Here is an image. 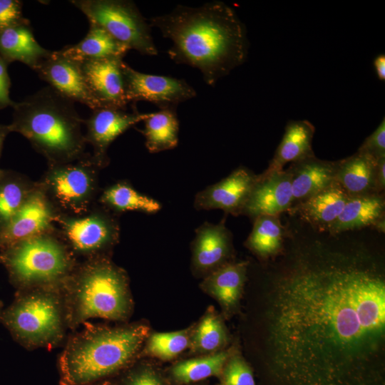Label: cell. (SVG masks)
Wrapping results in <instances>:
<instances>
[{
	"label": "cell",
	"mask_w": 385,
	"mask_h": 385,
	"mask_svg": "<svg viewBox=\"0 0 385 385\" xmlns=\"http://www.w3.org/2000/svg\"><path fill=\"white\" fill-rule=\"evenodd\" d=\"M266 326L283 385H383L385 277L366 254L297 255L272 282Z\"/></svg>",
	"instance_id": "6da1fadb"
},
{
	"label": "cell",
	"mask_w": 385,
	"mask_h": 385,
	"mask_svg": "<svg viewBox=\"0 0 385 385\" xmlns=\"http://www.w3.org/2000/svg\"><path fill=\"white\" fill-rule=\"evenodd\" d=\"M149 24L172 41L170 58L198 69L208 86H215L247 58L245 26L222 1L199 7L178 5L169 14L150 18Z\"/></svg>",
	"instance_id": "7a4b0ae2"
},
{
	"label": "cell",
	"mask_w": 385,
	"mask_h": 385,
	"mask_svg": "<svg viewBox=\"0 0 385 385\" xmlns=\"http://www.w3.org/2000/svg\"><path fill=\"white\" fill-rule=\"evenodd\" d=\"M74 103L49 86L42 88L14 103L11 132L26 138L48 165L80 159L88 154L87 143Z\"/></svg>",
	"instance_id": "3957f363"
},
{
	"label": "cell",
	"mask_w": 385,
	"mask_h": 385,
	"mask_svg": "<svg viewBox=\"0 0 385 385\" xmlns=\"http://www.w3.org/2000/svg\"><path fill=\"white\" fill-rule=\"evenodd\" d=\"M147 333L142 325L107 328L85 322L70 335L58 357L61 385H91L134 357Z\"/></svg>",
	"instance_id": "277c9868"
},
{
	"label": "cell",
	"mask_w": 385,
	"mask_h": 385,
	"mask_svg": "<svg viewBox=\"0 0 385 385\" xmlns=\"http://www.w3.org/2000/svg\"><path fill=\"white\" fill-rule=\"evenodd\" d=\"M61 290L70 329L91 318L123 320L131 309L125 273L108 257L78 262Z\"/></svg>",
	"instance_id": "5b68a950"
},
{
	"label": "cell",
	"mask_w": 385,
	"mask_h": 385,
	"mask_svg": "<svg viewBox=\"0 0 385 385\" xmlns=\"http://www.w3.org/2000/svg\"><path fill=\"white\" fill-rule=\"evenodd\" d=\"M0 322L27 349L56 347L68 329L61 286L16 290L13 302L3 309Z\"/></svg>",
	"instance_id": "8992f818"
},
{
	"label": "cell",
	"mask_w": 385,
	"mask_h": 385,
	"mask_svg": "<svg viewBox=\"0 0 385 385\" xmlns=\"http://www.w3.org/2000/svg\"><path fill=\"white\" fill-rule=\"evenodd\" d=\"M0 263L21 290L61 287L78 262L55 230L0 247Z\"/></svg>",
	"instance_id": "52a82bcc"
},
{
	"label": "cell",
	"mask_w": 385,
	"mask_h": 385,
	"mask_svg": "<svg viewBox=\"0 0 385 385\" xmlns=\"http://www.w3.org/2000/svg\"><path fill=\"white\" fill-rule=\"evenodd\" d=\"M99 170L88 153L72 162L48 165L38 182L60 212L81 215L97 202Z\"/></svg>",
	"instance_id": "ba28073f"
},
{
	"label": "cell",
	"mask_w": 385,
	"mask_h": 385,
	"mask_svg": "<svg viewBox=\"0 0 385 385\" xmlns=\"http://www.w3.org/2000/svg\"><path fill=\"white\" fill-rule=\"evenodd\" d=\"M118 215L98 202L86 213L60 212L54 225L61 239L75 257L83 260L107 257L120 237Z\"/></svg>",
	"instance_id": "9c48e42d"
},
{
	"label": "cell",
	"mask_w": 385,
	"mask_h": 385,
	"mask_svg": "<svg viewBox=\"0 0 385 385\" xmlns=\"http://www.w3.org/2000/svg\"><path fill=\"white\" fill-rule=\"evenodd\" d=\"M89 24L101 27L113 38L143 55L156 56L150 25L136 5L126 0H73Z\"/></svg>",
	"instance_id": "30bf717a"
},
{
	"label": "cell",
	"mask_w": 385,
	"mask_h": 385,
	"mask_svg": "<svg viewBox=\"0 0 385 385\" xmlns=\"http://www.w3.org/2000/svg\"><path fill=\"white\" fill-rule=\"evenodd\" d=\"M128 103L150 102L160 109L175 108L196 96L195 89L184 79L140 73L125 62L123 64Z\"/></svg>",
	"instance_id": "8fae6325"
},
{
	"label": "cell",
	"mask_w": 385,
	"mask_h": 385,
	"mask_svg": "<svg viewBox=\"0 0 385 385\" xmlns=\"http://www.w3.org/2000/svg\"><path fill=\"white\" fill-rule=\"evenodd\" d=\"M149 113H140L135 108L132 112L127 109L98 108L92 110L87 120H84L86 142L92 147L91 158L100 168L110 163L108 149L122 133L136 123L143 121Z\"/></svg>",
	"instance_id": "7c38bea8"
},
{
	"label": "cell",
	"mask_w": 385,
	"mask_h": 385,
	"mask_svg": "<svg viewBox=\"0 0 385 385\" xmlns=\"http://www.w3.org/2000/svg\"><path fill=\"white\" fill-rule=\"evenodd\" d=\"M60 213L37 181L27 200L0 230V247L56 230L54 222Z\"/></svg>",
	"instance_id": "4fadbf2b"
},
{
	"label": "cell",
	"mask_w": 385,
	"mask_h": 385,
	"mask_svg": "<svg viewBox=\"0 0 385 385\" xmlns=\"http://www.w3.org/2000/svg\"><path fill=\"white\" fill-rule=\"evenodd\" d=\"M258 175L245 167H239L220 181L207 186L195 197L197 210L219 209L226 214L240 215Z\"/></svg>",
	"instance_id": "5bb4252c"
},
{
	"label": "cell",
	"mask_w": 385,
	"mask_h": 385,
	"mask_svg": "<svg viewBox=\"0 0 385 385\" xmlns=\"http://www.w3.org/2000/svg\"><path fill=\"white\" fill-rule=\"evenodd\" d=\"M34 71L66 98L84 104L91 110L101 108L87 86L80 62L66 58L55 51Z\"/></svg>",
	"instance_id": "9a60e30c"
},
{
	"label": "cell",
	"mask_w": 385,
	"mask_h": 385,
	"mask_svg": "<svg viewBox=\"0 0 385 385\" xmlns=\"http://www.w3.org/2000/svg\"><path fill=\"white\" fill-rule=\"evenodd\" d=\"M121 58L89 60L81 63L82 71L93 96L101 108L127 109Z\"/></svg>",
	"instance_id": "2e32d148"
},
{
	"label": "cell",
	"mask_w": 385,
	"mask_h": 385,
	"mask_svg": "<svg viewBox=\"0 0 385 385\" xmlns=\"http://www.w3.org/2000/svg\"><path fill=\"white\" fill-rule=\"evenodd\" d=\"M292 205V175L282 170L258 175L242 215L252 220L260 215H279Z\"/></svg>",
	"instance_id": "e0dca14e"
},
{
	"label": "cell",
	"mask_w": 385,
	"mask_h": 385,
	"mask_svg": "<svg viewBox=\"0 0 385 385\" xmlns=\"http://www.w3.org/2000/svg\"><path fill=\"white\" fill-rule=\"evenodd\" d=\"M232 235L225 219L217 224L205 222L195 230L192 242V262L200 272L219 269L229 256ZM213 271V272H214Z\"/></svg>",
	"instance_id": "ac0fdd59"
},
{
	"label": "cell",
	"mask_w": 385,
	"mask_h": 385,
	"mask_svg": "<svg viewBox=\"0 0 385 385\" xmlns=\"http://www.w3.org/2000/svg\"><path fill=\"white\" fill-rule=\"evenodd\" d=\"M350 196L335 181L287 211L320 232L327 231L339 217Z\"/></svg>",
	"instance_id": "d6986e66"
},
{
	"label": "cell",
	"mask_w": 385,
	"mask_h": 385,
	"mask_svg": "<svg viewBox=\"0 0 385 385\" xmlns=\"http://www.w3.org/2000/svg\"><path fill=\"white\" fill-rule=\"evenodd\" d=\"M337 166V161L321 160L315 155L292 163L288 168L292 175V205L335 182Z\"/></svg>",
	"instance_id": "ffe728a7"
},
{
	"label": "cell",
	"mask_w": 385,
	"mask_h": 385,
	"mask_svg": "<svg viewBox=\"0 0 385 385\" xmlns=\"http://www.w3.org/2000/svg\"><path fill=\"white\" fill-rule=\"evenodd\" d=\"M51 52L35 39L30 22L25 18L0 31V56L9 64L19 61L34 70Z\"/></svg>",
	"instance_id": "44dd1931"
},
{
	"label": "cell",
	"mask_w": 385,
	"mask_h": 385,
	"mask_svg": "<svg viewBox=\"0 0 385 385\" xmlns=\"http://www.w3.org/2000/svg\"><path fill=\"white\" fill-rule=\"evenodd\" d=\"M378 160L357 150L354 155L337 160L335 181L350 197L379 193L376 188Z\"/></svg>",
	"instance_id": "7402d4cb"
},
{
	"label": "cell",
	"mask_w": 385,
	"mask_h": 385,
	"mask_svg": "<svg viewBox=\"0 0 385 385\" xmlns=\"http://www.w3.org/2000/svg\"><path fill=\"white\" fill-rule=\"evenodd\" d=\"M384 216V193L352 196L349 198L341 214L327 232L331 235H337L346 231L371 227Z\"/></svg>",
	"instance_id": "603a6c76"
},
{
	"label": "cell",
	"mask_w": 385,
	"mask_h": 385,
	"mask_svg": "<svg viewBox=\"0 0 385 385\" xmlns=\"http://www.w3.org/2000/svg\"><path fill=\"white\" fill-rule=\"evenodd\" d=\"M314 131V126L308 120L289 121L282 140L265 171H280L289 162L292 163L315 155L312 150Z\"/></svg>",
	"instance_id": "cb8c5ba5"
},
{
	"label": "cell",
	"mask_w": 385,
	"mask_h": 385,
	"mask_svg": "<svg viewBox=\"0 0 385 385\" xmlns=\"http://www.w3.org/2000/svg\"><path fill=\"white\" fill-rule=\"evenodd\" d=\"M129 50L101 27L90 24L87 34L81 41L57 51L66 58L81 63L102 58H123Z\"/></svg>",
	"instance_id": "d4e9b609"
},
{
	"label": "cell",
	"mask_w": 385,
	"mask_h": 385,
	"mask_svg": "<svg viewBox=\"0 0 385 385\" xmlns=\"http://www.w3.org/2000/svg\"><path fill=\"white\" fill-rule=\"evenodd\" d=\"M97 202L118 215L127 211L155 213L161 209L158 201L140 193L126 180L118 181L104 188Z\"/></svg>",
	"instance_id": "484cf974"
},
{
	"label": "cell",
	"mask_w": 385,
	"mask_h": 385,
	"mask_svg": "<svg viewBox=\"0 0 385 385\" xmlns=\"http://www.w3.org/2000/svg\"><path fill=\"white\" fill-rule=\"evenodd\" d=\"M140 130L145 139V147L155 153L175 148L178 143L179 121L175 108L160 109L143 120Z\"/></svg>",
	"instance_id": "4316f807"
},
{
	"label": "cell",
	"mask_w": 385,
	"mask_h": 385,
	"mask_svg": "<svg viewBox=\"0 0 385 385\" xmlns=\"http://www.w3.org/2000/svg\"><path fill=\"white\" fill-rule=\"evenodd\" d=\"M37 181L11 170L0 173V230L23 205L36 188Z\"/></svg>",
	"instance_id": "83f0119b"
},
{
	"label": "cell",
	"mask_w": 385,
	"mask_h": 385,
	"mask_svg": "<svg viewBox=\"0 0 385 385\" xmlns=\"http://www.w3.org/2000/svg\"><path fill=\"white\" fill-rule=\"evenodd\" d=\"M247 266L245 262L227 263L210 273L202 287L225 307L233 306L240 294Z\"/></svg>",
	"instance_id": "f1b7e54d"
},
{
	"label": "cell",
	"mask_w": 385,
	"mask_h": 385,
	"mask_svg": "<svg viewBox=\"0 0 385 385\" xmlns=\"http://www.w3.org/2000/svg\"><path fill=\"white\" fill-rule=\"evenodd\" d=\"M253 220L245 245L262 258L277 255L282 248L286 234L279 215H260Z\"/></svg>",
	"instance_id": "f546056e"
},
{
	"label": "cell",
	"mask_w": 385,
	"mask_h": 385,
	"mask_svg": "<svg viewBox=\"0 0 385 385\" xmlns=\"http://www.w3.org/2000/svg\"><path fill=\"white\" fill-rule=\"evenodd\" d=\"M227 352L184 361L173 369V376L180 382L197 381L211 376L219 375L227 359Z\"/></svg>",
	"instance_id": "4dcf8cb0"
},
{
	"label": "cell",
	"mask_w": 385,
	"mask_h": 385,
	"mask_svg": "<svg viewBox=\"0 0 385 385\" xmlns=\"http://www.w3.org/2000/svg\"><path fill=\"white\" fill-rule=\"evenodd\" d=\"M226 340V334L220 319L213 314L208 313L197 327L192 339L194 349L204 351L216 350Z\"/></svg>",
	"instance_id": "1f68e13d"
},
{
	"label": "cell",
	"mask_w": 385,
	"mask_h": 385,
	"mask_svg": "<svg viewBox=\"0 0 385 385\" xmlns=\"http://www.w3.org/2000/svg\"><path fill=\"white\" fill-rule=\"evenodd\" d=\"M189 338L185 331L153 334L148 343L147 351L164 360L172 359L188 345Z\"/></svg>",
	"instance_id": "d6a6232c"
},
{
	"label": "cell",
	"mask_w": 385,
	"mask_h": 385,
	"mask_svg": "<svg viewBox=\"0 0 385 385\" xmlns=\"http://www.w3.org/2000/svg\"><path fill=\"white\" fill-rule=\"evenodd\" d=\"M223 385H255L251 369L239 356L228 361L224 371Z\"/></svg>",
	"instance_id": "836d02e7"
},
{
	"label": "cell",
	"mask_w": 385,
	"mask_h": 385,
	"mask_svg": "<svg viewBox=\"0 0 385 385\" xmlns=\"http://www.w3.org/2000/svg\"><path fill=\"white\" fill-rule=\"evenodd\" d=\"M358 150L369 154L376 159L385 157V119L369 135Z\"/></svg>",
	"instance_id": "e575fe53"
},
{
	"label": "cell",
	"mask_w": 385,
	"mask_h": 385,
	"mask_svg": "<svg viewBox=\"0 0 385 385\" xmlns=\"http://www.w3.org/2000/svg\"><path fill=\"white\" fill-rule=\"evenodd\" d=\"M22 4V1L17 0H0V31L24 19Z\"/></svg>",
	"instance_id": "d590c367"
},
{
	"label": "cell",
	"mask_w": 385,
	"mask_h": 385,
	"mask_svg": "<svg viewBox=\"0 0 385 385\" xmlns=\"http://www.w3.org/2000/svg\"><path fill=\"white\" fill-rule=\"evenodd\" d=\"M9 63L0 56V109L13 106L14 103L9 96L11 80L7 68Z\"/></svg>",
	"instance_id": "8d00e7d4"
},
{
	"label": "cell",
	"mask_w": 385,
	"mask_h": 385,
	"mask_svg": "<svg viewBox=\"0 0 385 385\" xmlns=\"http://www.w3.org/2000/svg\"><path fill=\"white\" fill-rule=\"evenodd\" d=\"M126 385H163L159 379L151 371H143L131 375Z\"/></svg>",
	"instance_id": "74e56055"
},
{
	"label": "cell",
	"mask_w": 385,
	"mask_h": 385,
	"mask_svg": "<svg viewBox=\"0 0 385 385\" xmlns=\"http://www.w3.org/2000/svg\"><path fill=\"white\" fill-rule=\"evenodd\" d=\"M376 188L379 193H384L385 188V157L378 160L376 170Z\"/></svg>",
	"instance_id": "f35d334b"
},
{
	"label": "cell",
	"mask_w": 385,
	"mask_h": 385,
	"mask_svg": "<svg viewBox=\"0 0 385 385\" xmlns=\"http://www.w3.org/2000/svg\"><path fill=\"white\" fill-rule=\"evenodd\" d=\"M374 66L378 78L381 81L385 80V56L380 54L374 61Z\"/></svg>",
	"instance_id": "ab89813d"
},
{
	"label": "cell",
	"mask_w": 385,
	"mask_h": 385,
	"mask_svg": "<svg viewBox=\"0 0 385 385\" xmlns=\"http://www.w3.org/2000/svg\"><path fill=\"white\" fill-rule=\"evenodd\" d=\"M11 133L9 125L0 124V155L3 148L4 142L9 133ZM3 169L0 168V173Z\"/></svg>",
	"instance_id": "60d3db41"
},
{
	"label": "cell",
	"mask_w": 385,
	"mask_h": 385,
	"mask_svg": "<svg viewBox=\"0 0 385 385\" xmlns=\"http://www.w3.org/2000/svg\"><path fill=\"white\" fill-rule=\"evenodd\" d=\"M379 232L384 233L385 232V216L379 219L371 227Z\"/></svg>",
	"instance_id": "b9f144b4"
},
{
	"label": "cell",
	"mask_w": 385,
	"mask_h": 385,
	"mask_svg": "<svg viewBox=\"0 0 385 385\" xmlns=\"http://www.w3.org/2000/svg\"><path fill=\"white\" fill-rule=\"evenodd\" d=\"M3 309H4V303L1 300H0V316H1Z\"/></svg>",
	"instance_id": "7bdbcfd3"
},
{
	"label": "cell",
	"mask_w": 385,
	"mask_h": 385,
	"mask_svg": "<svg viewBox=\"0 0 385 385\" xmlns=\"http://www.w3.org/2000/svg\"></svg>",
	"instance_id": "ee69618b"
}]
</instances>
